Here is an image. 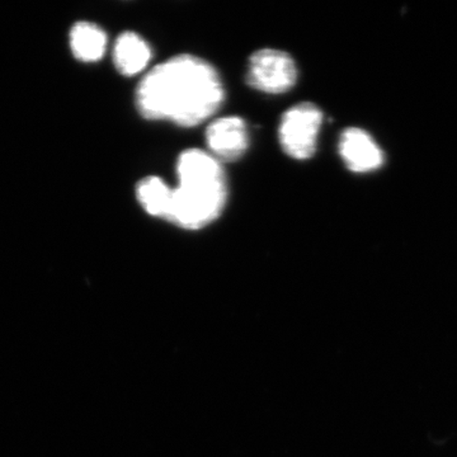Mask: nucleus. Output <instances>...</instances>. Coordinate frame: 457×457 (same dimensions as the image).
<instances>
[{
	"instance_id": "nucleus-1",
	"label": "nucleus",
	"mask_w": 457,
	"mask_h": 457,
	"mask_svg": "<svg viewBox=\"0 0 457 457\" xmlns=\"http://www.w3.org/2000/svg\"><path fill=\"white\" fill-rule=\"evenodd\" d=\"M224 88L218 71L200 57L179 55L155 66L137 89V107L147 120L182 128L206 121L220 108Z\"/></svg>"
},
{
	"instance_id": "nucleus-2",
	"label": "nucleus",
	"mask_w": 457,
	"mask_h": 457,
	"mask_svg": "<svg viewBox=\"0 0 457 457\" xmlns=\"http://www.w3.org/2000/svg\"><path fill=\"white\" fill-rule=\"evenodd\" d=\"M179 186L171 189L167 221L198 230L220 216L227 203V180L220 162L203 150L183 152L177 162Z\"/></svg>"
},
{
	"instance_id": "nucleus-3",
	"label": "nucleus",
	"mask_w": 457,
	"mask_h": 457,
	"mask_svg": "<svg viewBox=\"0 0 457 457\" xmlns=\"http://www.w3.org/2000/svg\"><path fill=\"white\" fill-rule=\"evenodd\" d=\"M323 113L315 104L303 102L287 111L279 123L278 137L286 154L297 161L312 158L317 150Z\"/></svg>"
},
{
	"instance_id": "nucleus-4",
	"label": "nucleus",
	"mask_w": 457,
	"mask_h": 457,
	"mask_svg": "<svg viewBox=\"0 0 457 457\" xmlns=\"http://www.w3.org/2000/svg\"><path fill=\"white\" fill-rule=\"evenodd\" d=\"M297 69L293 57L284 51L264 49L249 59L246 83L261 92L279 95L293 88Z\"/></svg>"
},
{
	"instance_id": "nucleus-5",
	"label": "nucleus",
	"mask_w": 457,
	"mask_h": 457,
	"mask_svg": "<svg viewBox=\"0 0 457 457\" xmlns=\"http://www.w3.org/2000/svg\"><path fill=\"white\" fill-rule=\"evenodd\" d=\"M207 145L218 161L236 162L248 149L245 122L239 117L215 120L206 131Z\"/></svg>"
},
{
	"instance_id": "nucleus-6",
	"label": "nucleus",
	"mask_w": 457,
	"mask_h": 457,
	"mask_svg": "<svg viewBox=\"0 0 457 457\" xmlns=\"http://www.w3.org/2000/svg\"><path fill=\"white\" fill-rule=\"evenodd\" d=\"M339 154L348 170L354 173H369L384 164V153L374 137L361 129L351 128L342 132Z\"/></svg>"
},
{
	"instance_id": "nucleus-7",
	"label": "nucleus",
	"mask_w": 457,
	"mask_h": 457,
	"mask_svg": "<svg viewBox=\"0 0 457 457\" xmlns=\"http://www.w3.org/2000/svg\"><path fill=\"white\" fill-rule=\"evenodd\" d=\"M152 59V50L145 40L134 32H125L114 45L113 60L117 71L126 77L140 73Z\"/></svg>"
},
{
	"instance_id": "nucleus-8",
	"label": "nucleus",
	"mask_w": 457,
	"mask_h": 457,
	"mask_svg": "<svg viewBox=\"0 0 457 457\" xmlns=\"http://www.w3.org/2000/svg\"><path fill=\"white\" fill-rule=\"evenodd\" d=\"M71 47L78 60L97 62L106 53V33L93 23H77L71 29Z\"/></svg>"
},
{
	"instance_id": "nucleus-9",
	"label": "nucleus",
	"mask_w": 457,
	"mask_h": 457,
	"mask_svg": "<svg viewBox=\"0 0 457 457\" xmlns=\"http://www.w3.org/2000/svg\"><path fill=\"white\" fill-rule=\"evenodd\" d=\"M171 187L159 177H146L137 187V197L149 215L165 219L170 215Z\"/></svg>"
}]
</instances>
